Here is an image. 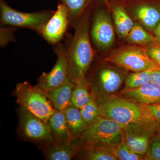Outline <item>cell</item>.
Listing matches in <instances>:
<instances>
[{
	"label": "cell",
	"mask_w": 160,
	"mask_h": 160,
	"mask_svg": "<svg viewBox=\"0 0 160 160\" xmlns=\"http://www.w3.org/2000/svg\"><path fill=\"white\" fill-rule=\"evenodd\" d=\"M20 130L26 138L46 142L54 139L48 120L43 119L20 106Z\"/></svg>",
	"instance_id": "cell-9"
},
{
	"label": "cell",
	"mask_w": 160,
	"mask_h": 160,
	"mask_svg": "<svg viewBox=\"0 0 160 160\" xmlns=\"http://www.w3.org/2000/svg\"><path fill=\"white\" fill-rule=\"evenodd\" d=\"M64 112L72 134L74 137H79L89 126L83 118L80 109L70 105Z\"/></svg>",
	"instance_id": "cell-19"
},
{
	"label": "cell",
	"mask_w": 160,
	"mask_h": 160,
	"mask_svg": "<svg viewBox=\"0 0 160 160\" xmlns=\"http://www.w3.org/2000/svg\"><path fill=\"white\" fill-rule=\"evenodd\" d=\"M150 82L160 87V68L155 69L152 72Z\"/></svg>",
	"instance_id": "cell-30"
},
{
	"label": "cell",
	"mask_w": 160,
	"mask_h": 160,
	"mask_svg": "<svg viewBox=\"0 0 160 160\" xmlns=\"http://www.w3.org/2000/svg\"><path fill=\"white\" fill-rule=\"evenodd\" d=\"M148 106L154 119L157 122H160V103L149 105Z\"/></svg>",
	"instance_id": "cell-29"
},
{
	"label": "cell",
	"mask_w": 160,
	"mask_h": 160,
	"mask_svg": "<svg viewBox=\"0 0 160 160\" xmlns=\"http://www.w3.org/2000/svg\"><path fill=\"white\" fill-rule=\"evenodd\" d=\"M89 33L99 49L105 50L112 46L115 39L114 29L108 12L99 7L95 9Z\"/></svg>",
	"instance_id": "cell-8"
},
{
	"label": "cell",
	"mask_w": 160,
	"mask_h": 160,
	"mask_svg": "<svg viewBox=\"0 0 160 160\" xmlns=\"http://www.w3.org/2000/svg\"><path fill=\"white\" fill-rule=\"evenodd\" d=\"M75 83L69 78L61 86L46 92L47 97L55 109L64 112L70 105V101Z\"/></svg>",
	"instance_id": "cell-16"
},
{
	"label": "cell",
	"mask_w": 160,
	"mask_h": 160,
	"mask_svg": "<svg viewBox=\"0 0 160 160\" xmlns=\"http://www.w3.org/2000/svg\"><path fill=\"white\" fill-rule=\"evenodd\" d=\"M80 111L83 118L89 126L94 123L101 116L98 105L92 95L89 102L80 109Z\"/></svg>",
	"instance_id": "cell-25"
},
{
	"label": "cell",
	"mask_w": 160,
	"mask_h": 160,
	"mask_svg": "<svg viewBox=\"0 0 160 160\" xmlns=\"http://www.w3.org/2000/svg\"><path fill=\"white\" fill-rule=\"evenodd\" d=\"M73 137L68 139H53L47 142L45 154L50 160H70L80 151L79 146L74 142Z\"/></svg>",
	"instance_id": "cell-13"
},
{
	"label": "cell",
	"mask_w": 160,
	"mask_h": 160,
	"mask_svg": "<svg viewBox=\"0 0 160 160\" xmlns=\"http://www.w3.org/2000/svg\"><path fill=\"white\" fill-rule=\"evenodd\" d=\"M160 126L155 120L126 126L122 128L124 140L137 153L145 158Z\"/></svg>",
	"instance_id": "cell-7"
},
{
	"label": "cell",
	"mask_w": 160,
	"mask_h": 160,
	"mask_svg": "<svg viewBox=\"0 0 160 160\" xmlns=\"http://www.w3.org/2000/svg\"><path fill=\"white\" fill-rule=\"evenodd\" d=\"M68 10L69 26H75L81 15L91 3L92 0H59Z\"/></svg>",
	"instance_id": "cell-21"
},
{
	"label": "cell",
	"mask_w": 160,
	"mask_h": 160,
	"mask_svg": "<svg viewBox=\"0 0 160 160\" xmlns=\"http://www.w3.org/2000/svg\"><path fill=\"white\" fill-rule=\"evenodd\" d=\"M113 15L116 30L119 36L127 38L134 24L123 6L117 5L113 8Z\"/></svg>",
	"instance_id": "cell-20"
},
{
	"label": "cell",
	"mask_w": 160,
	"mask_h": 160,
	"mask_svg": "<svg viewBox=\"0 0 160 160\" xmlns=\"http://www.w3.org/2000/svg\"><path fill=\"white\" fill-rule=\"evenodd\" d=\"M115 152L118 160H140L144 158L132 149L125 140L116 149Z\"/></svg>",
	"instance_id": "cell-26"
},
{
	"label": "cell",
	"mask_w": 160,
	"mask_h": 160,
	"mask_svg": "<svg viewBox=\"0 0 160 160\" xmlns=\"http://www.w3.org/2000/svg\"><path fill=\"white\" fill-rule=\"evenodd\" d=\"M14 92L16 102L21 107L41 118L49 120L54 112L46 92L37 85L32 86L27 82L18 83Z\"/></svg>",
	"instance_id": "cell-4"
},
{
	"label": "cell",
	"mask_w": 160,
	"mask_h": 160,
	"mask_svg": "<svg viewBox=\"0 0 160 160\" xmlns=\"http://www.w3.org/2000/svg\"><path fill=\"white\" fill-rule=\"evenodd\" d=\"M127 38L130 42L145 46L158 42L155 37L138 24H134Z\"/></svg>",
	"instance_id": "cell-23"
},
{
	"label": "cell",
	"mask_w": 160,
	"mask_h": 160,
	"mask_svg": "<svg viewBox=\"0 0 160 160\" xmlns=\"http://www.w3.org/2000/svg\"><path fill=\"white\" fill-rule=\"evenodd\" d=\"M158 139L160 140V126L158 129L156 135L155 136Z\"/></svg>",
	"instance_id": "cell-32"
},
{
	"label": "cell",
	"mask_w": 160,
	"mask_h": 160,
	"mask_svg": "<svg viewBox=\"0 0 160 160\" xmlns=\"http://www.w3.org/2000/svg\"><path fill=\"white\" fill-rule=\"evenodd\" d=\"M89 12L86 13L76 24L73 37L66 47L68 78L76 83L85 78L94 58L90 41Z\"/></svg>",
	"instance_id": "cell-1"
},
{
	"label": "cell",
	"mask_w": 160,
	"mask_h": 160,
	"mask_svg": "<svg viewBox=\"0 0 160 160\" xmlns=\"http://www.w3.org/2000/svg\"><path fill=\"white\" fill-rule=\"evenodd\" d=\"M91 96L85 78L78 81L75 83L72 94L70 105L81 109L89 102Z\"/></svg>",
	"instance_id": "cell-22"
},
{
	"label": "cell",
	"mask_w": 160,
	"mask_h": 160,
	"mask_svg": "<svg viewBox=\"0 0 160 160\" xmlns=\"http://www.w3.org/2000/svg\"><path fill=\"white\" fill-rule=\"evenodd\" d=\"M122 75L114 69H99L92 80L93 94L92 95L97 102L102 92L112 93L116 91L122 85Z\"/></svg>",
	"instance_id": "cell-12"
},
{
	"label": "cell",
	"mask_w": 160,
	"mask_h": 160,
	"mask_svg": "<svg viewBox=\"0 0 160 160\" xmlns=\"http://www.w3.org/2000/svg\"><path fill=\"white\" fill-rule=\"evenodd\" d=\"M55 12L45 10L36 12H22L12 8L5 0H0L1 25L27 28L39 34Z\"/></svg>",
	"instance_id": "cell-5"
},
{
	"label": "cell",
	"mask_w": 160,
	"mask_h": 160,
	"mask_svg": "<svg viewBox=\"0 0 160 160\" xmlns=\"http://www.w3.org/2000/svg\"><path fill=\"white\" fill-rule=\"evenodd\" d=\"M105 60L133 72L160 68L159 65L149 57L145 47H123L109 55Z\"/></svg>",
	"instance_id": "cell-6"
},
{
	"label": "cell",
	"mask_w": 160,
	"mask_h": 160,
	"mask_svg": "<svg viewBox=\"0 0 160 160\" xmlns=\"http://www.w3.org/2000/svg\"><path fill=\"white\" fill-rule=\"evenodd\" d=\"M48 122L55 139H68L74 137L69 130L64 112L55 109Z\"/></svg>",
	"instance_id": "cell-17"
},
{
	"label": "cell",
	"mask_w": 160,
	"mask_h": 160,
	"mask_svg": "<svg viewBox=\"0 0 160 160\" xmlns=\"http://www.w3.org/2000/svg\"><path fill=\"white\" fill-rule=\"evenodd\" d=\"M158 122V123L160 125V122Z\"/></svg>",
	"instance_id": "cell-34"
},
{
	"label": "cell",
	"mask_w": 160,
	"mask_h": 160,
	"mask_svg": "<svg viewBox=\"0 0 160 160\" xmlns=\"http://www.w3.org/2000/svg\"><path fill=\"white\" fill-rule=\"evenodd\" d=\"M144 159L160 160V140L156 137L152 141L149 151Z\"/></svg>",
	"instance_id": "cell-27"
},
{
	"label": "cell",
	"mask_w": 160,
	"mask_h": 160,
	"mask_svg": "<svg viewBox=\"0 0 160 160\" xmlns=\"http://www.w3.org/2000/svg\"><path fill=\"white\" fill-rule=\"evenodd\" d=\"M153 31L156 38L158 42L160 43V22Z\"/></svg>",
	"instance_id": "cell-31"
},
{
	"label": "cell",
	"mask_w": 160,
	"mask_h": 160,
	"mask_svg": "<svg viewBox=\"0 0 160 160\" xmlns=\"http://www.w3.org/2000/svg\"><path fill=\"white\" fill-rule=\"evenodd\" d=\"M149 57L160 66V43L156 42L145 46Z\"/></svg>",
	"instance_id": "cell-28"
},
{
	"label": "cell",
	"mask_w": 160,
	"mask_h": 160,
	"mask_svg": "<svg viewBox=\"0 0 160 160\" xmlns=\"http://www.w3.org/2000/svg\"><path fill=\"white\" fill-rule=\"evenodd\" d=\"M54 51L57 60L51 71L43 72L38 80L37 86L46 92L58 87L68 78L66 48L58 43Z\"/></svg>",
	"instance_id": "cell-10"
},
{
	"label": "cell",
	"mask_w": 160,
	"mask_h": 160,
	"mask_svg": "<svg viewBox=\"0 0 160 160\" xmlns=\"http://www.w3.org/2000/svg\"><path fill=\"white\" fill-rule=\"evenodd\" d=\"M101 116L117 122L122 128L132 124L155 120L148 105L126 98H112L98 105Z\"/></svg>",
	"instance_id": "cell-2"
},
{
	"label": "cell",
	"mask_w": 160,
	"mask_h": 160,
	"mask_svg": "<svg viewBox=\"0 0 160 160\" xmlns=\"http://www.w3.org/2000/svg\"><path fill=\"white\" fill-rule=\"evenodd\" d=\"M104 3L106 4L107 7H109L110 5H109V0H102Z\"/></svg>",
	"instance_id": "cell-33"
},
{
	"label": "cell",
	"mask_w": 160,
	"mask_h": 160,
	"mask_svg": "<svg viewBox=\"0 0 160 160\" xmlns=\"http://www.w3.org/2000/svg\"><path fill=\"white\" fill-rule=\"evenodd\" d=\"M133 12L146 29L154 31L160 22V9L152 3L142 2L132 7Z\"/></svg>",
	"instance_id": "cell-15"
},
{
	"label": "cell",
	"mask_w": 160,
	"mask_h": 160,
	"mask_svg": "<svg viewBox=\"0 0 160 160\" xmlns=\"http://www.w3.org/2000/svg\"><path fill=\"white\" fill-rule=\"evenodd\" d=\"M69 25L68 9L59 2L56 11L43 27L40 34L49 44L57 45L62 39Z\"/></svg>",
	"instance_id": "cell-11"
},
{
	"label": "cell",
	"mask_w": 160,
	"mask_h": 160,
	"mask_svg": "<svg viewBox=\"0 0 160 160\" xmlns=\"http://www.w3.org/2000/svg\"><path fill=\"white\" fill-rule=\"evenodd\" d=\"M123 97L144 105L160 103V87L149 82L133 89H126L121 92Z\"/></svg>",
	"instance_id": "cell-14"
},
{
	"label": "cell",
	"mask_w": 160,
	"mask_h": 160,
	"mask_svg": "<svg viewBox=\"0 0 160 160\" xmlns=\"http://www.w3.org/2000/svg\"><path fill=\"white\" fill-rule=\"evenodd\" d=\"M79 137L83 145L109 146L116 149L124 140L119 124L100 116Z\"/></svg>",
	"instance_id": "cell-3"
},
{
	"label": "cell",
	"mask_w": 160,
	"mask_h": 160,
	"mask_svg": "<svg viewBox=\"0 0 160 160\" xmlns=\"http://www.w3.org/2000/svg\"><path fill=\"white\" fill-rule=\"evenodd\" d=\"M155 69H147L129 74L125 82L126 89L138 88L149 82L152 72Z\"/></svg>",
	"instance_id": "cell-24"
},
{
	"label": "cell",
	"mask_w": 160,
	"mask_h": 160,
	"mask_svg": "<svg viewBox=\"0 0 160 160\" xmlns=\"http://www.w3.org/2000/svg\"><path fill=\"white\" fill-rule=\"evenodd\" d=\"M83 149L78 153L80 157L88 160H118L116 155L115 149L103 146L83 145Z\"/></svg>",
	"instance_id": "cell-18"
}]
</instances>
